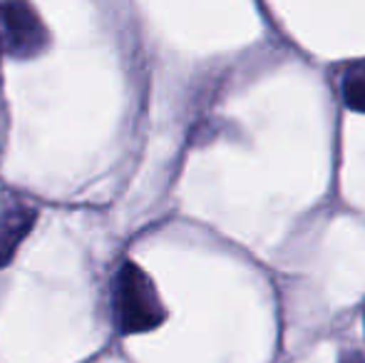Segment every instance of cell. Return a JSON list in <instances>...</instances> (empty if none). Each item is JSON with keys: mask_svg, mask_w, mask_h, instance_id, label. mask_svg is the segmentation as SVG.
<instances>
[{"mask_svg": "<svg viewBox=\"0 0 365 363\" xmlns=\"http://www.w3.org/2000/svg\"><path fill=\"white\" fill-rule=\"evenodd\" d=\"M38 222V209L18 194L0 197V269H5L15 259L18 249L33 232Z\"/></svg>", "mask_w": 365, "mask_h": 363, "instance_id": "3", "label": "cell"}, {"mask_svg": "<svg viewBox=\"0 0 365 363\" xmlns=\"http://www.w3.org/2000/svg\"><path fill=\"white\" fill-rule=\"evenodd\" d=\"M341 363H365V356H361L358 351H348L341 356Z\"/></svg>", "mask_w": 365, "mask_h": 363, "instance_id": "5", "label": "cell"}, {"mask_svg": "<svg viewBox=\"0 0 365 363\" xmlns=\"http://www.w3.org/2000/svg\"><path fill=\"white\" fill-rule=\"evenodd\" d=\"M50 48V33L28 3H0V55L33 60Z\"/></svg>", "mask_w": 365, "mask_h": 363, "instance_id": "2", "label": "cell"}, {"mask_svg": "<svg viewBox=\"0 0 365 363\" xmlns=\"http://www.w3.org/2000/svg\"><path fill=\"white\" fill-rule=\"evenodd\" d=\"M110 306L112 321L125 336L154 331L167 319V309L159 299L157 286L135 262H122L117 274L112 276Z\"/></svg>", "mask_w": 365, "mask_h": 363, "instance_id": "1", "label": "cell"}, {"mask_svg": "<svg viewBox=\"0 0 365 363\" xmlns=\"http://www.w3.org/2000/svg\"><path fill=\"white\" fill-rule=\"evenodd\" d=\"M341 95L348 110L365 112V60L348 65L341 80Z\"/></svg>", "mask_w": 365, "mask_h": 363, "instance_id": "4", "label": "cell"}]
</instances>
